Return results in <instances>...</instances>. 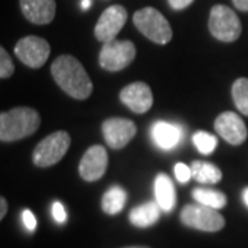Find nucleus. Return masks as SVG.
Masks as SVG:
<instances>
[{"instance_id": "1", "label": "nucleus", "mask_w": 248, "mask_h": 248, "mask_svg": "<svg viewBox=\"0 0 248 248\" xmlns=\"http://www.w3.org/2000/svg\"><path fill=\"white\" fill-rule=\"evenodd\" d=\"M55 83L75 99H86L93 93V81L78 58L61 55L51 65Z\"/></svg>"}, {"instance_id": "2", "label": "nucleus", "mask_w": 248, "mask_h": 248, "mask_svg": "<svg viewBox=\"0 0 248 248\" xmlns=\"http://www.w3.org/2000/svg\"><path fill=\"white\" fill-rule=\"evenodd\" d=\"M40 127V116L35 109L14 108L0 115V140L14 142L35 134Z\"/></svg>"}, {"instance_id": "3", "label": "nucleus", "mask_w": 248, "mask_h": 248, "mask_svg": "<svg viewBox=\"0 0 248 248\" xmlns=\"http://www.w3.org/2000/svg\"><path fill=\"white\" fill-rule=\"evenodd\" d=\"M134 25L142 35L157 45H167L172 39V29L166 17L153 7H143L134 14Z\"/></svg>"}, {"instance_id": "4", "label": "nucleus", "mask_w": 248, "mask_h": 248, "mask_svg": "<svg viewBox=\"0 0 248 248\" xmlns=\"http://www.w3.org/2000/svg\"><path fill=\"white\" fill-rule=\"evenodd\" d=\"M208 29L211 35L225 43L236 42L241 35V22L236 13L228 6L215 4L208 19Z\"/></svg>"}, {"instance_id": "5", "label": "nucleus", "mask_w": 248, "mask_h": 248, "mask_svg": "<svg viewBox=\"0 0 248 248\" xmlns=\"http://www.w3.org/2000/svg\"><path fill=\"white\" fill-rule=\"evenodd\" d=\"M71 146V135L66 131H55L47 135L36 145L33 163L37 167H50L57 164L66 155Z\"/></svg>"}, {"instance_id": "6", "label": "nucleus", "mask_w": 248, "mask_h": 248, "mask_svg": "<svg viewBox=\"0 0 248 248\" xmlns=\"http://www.w3.org/2000/svg\"><path fill=\"white\" fill-rule=\"evenodd\" d=\"M184 225L203 232H218L225 226V219L215 208L203 204H187L181 213Z\"/></svg>"}, {"instance_id": "7", "label": "nucleus", "mask_w": 248, "mask_h": 248, "mask_svg": "<svg viewBox=\"0 0 248 248\" xmlns=\"http://www.w3.org/2000/svg\"><path fill=\"white\" fill-rule=\"evenodd\" d=\"M137 48L128 40H112L104 43L99 53V65L109 72H119L127 68L135 58Z\"/></svg>"}, {"instance_id": "8", "label": "nucleus", "mask_w": 248, "mask_h": 248, "mask_svg": "<svg viewBox=\"0 0 248 248\" xmlns=\"http://www.w3.org/2000/svg\"><path fill=\"white\" fill-rule=\"evenodd\" d=\"M16 55L18 60L29 68H42L50 57V45L43 37L25 36L16 45Z\"/></svg>"}, {"instance_id": "9", "label": "nucleus", "mask_w": 248, "mask_h": 248, "mask_svg": "<svg viewBox=\"0 0 248 248\" xmlns=\"http://www.w3.org/2000/svg\"><path fill=\"white\" fill-rule=\"evenodd\" d=\"M127 10L120 4H113L108 7L98 19L94 33L97 40L102 43H108L115 40L116 36L122 31V28L127 22Z\"/></svg>"}, {"instance_id": "10", "label": "nucleus", "mask_w": 248, "mask_h": 248, "mask_svg": "<svg viewBox=\"0 0 248 248\" xmlns=\"http://www.w3.org/2000/svg\"><path fill=\"white\" fill-rule=\"evenodd\" d=\"M102 133L108 146L112 149H123L137 134V127L131 120L122 117L108 119L102 124Z\"/></svg>"}, {"instance_id": "11", "label": "nucleus", "mask_w": 248, "mask_h": 248, "mask_svg": "<svg viewBox=\"0 0 248 248\" xmlns=\"http://www.w3.org/2000/svg\"><path fill=\"white\" fill-rule=\"evenodd\" d=\"M108 169V152L101 145L89 148L80 160L79 174L87 182H94L104 177Z\"/></svg>"}, {"instance_id": "12", "label": "nucleus", "mask_w": 248, "mask_h": 248, "mask_svg": "<svg viewBox=\"0 0 248 248\" xmlns=\"http://www.w3.org/2000/svg\"><path fill=\"white\" fill-rule=\"evenodd\" d=\"M120 101L134 113H146L153 105L151 87L143 81H134L120 91Z\"/></svg>"}, {"instance_id": "13", "label": "nucleus", "mask_w": 248, "mask_h": 248, "mask_svg": "<svg viewBox=\"0 0 248 248\" xmlns=\"http://www.w3.org/2000/svg\"><path fill=\"white\" fill-rule=\"evenodd\" d=\"M215 131L231 145H241L247 140V127L244 120L233 112H223L215 119Z\"/></svg>"}, {"instance_id": "14", "label": "nucleus", "mask_w": 248, "mask_h": 248, "mask_svg": "<svg viewBox=\"0 0 248 248\" xmlns=\"http://www.w3.org/2000/svg\"><path fill=\"white\" fill-rule=\"evenodd\" d=\"M22 14L36 25L50 24L55 17V0H19Z\"/></svg>"}, {"instance_id": "15", "label": "nucleus", "mask_w": 248, "mask_h": 248, "mask_svg": "<svg viewBox=\"0 0 248 248\" xmlns=\"http://www.w3.org/2000/svg\"><path fill=\"white\" fill-rule=\"evenodd\" d=\"M151 135L152 140L159 148L164 151H170L179 143L182 133L174 124L167 122H156L152 125Z\"/></svg>"}, {"instance_id": "16", "label": "nucleus", "mask_w": 248, "mask_h": 248, "mask_svg": "<svg viewBox=\"0 0 248 248\" xmlns=\"http://www.w3.org/2000/svg\"><path fill=\"white\" fill-rule=\"evenodd\" d=\"M155 195H156V203L159 204L163 211L169 213L174 210L177 203V195H175L174 184L167 174H159L156 177Z\"/></svg>"}, {"instance_id": "17", "label": "nucleus", "mask_w": 248, "mask_h": 248, "mask_svg": "<svg viewBox=\"0 0 248 248\" xmlns=\"http://www.w3.org/2000/svg\"><path fill=\"white\" fill-rule=\"evenodd\" d=\"M160 210L161 208H160L159 204L153 203V202L138 205V207L131 210L130 222L133 223L134 226H138V228L152 226L153 223L159 221Z\"/></svg>"}, {"instance_id": "18", "label": "nucleus", "mask_w": 248, "mask_h": 248, "mask_svg": "<svg viewBox=\"0 0 248 248\" xmlns=\"http://www.w3.org/2000/svg\"><path fill=\"white\" fill-rule=\"evenodd\" d=\"M125 202L127 192L122 186H112L102 196V210L109 215H116L123 210Z\"/></svg>"}, {"instance_id": "19", "label": "nucleus", "mask_w": 248, "mask_h": 248, "mask_svg": "<svg viewBox=\"0 0 248 248\" xmlns=\"http://www.w3.org/2000/svg\"><path fill=\"white\" fill-rule=\"evenodd\" d=\"M192 177L200 184H218L222 179V171L211 163L196 160L190 166Z\"/></svg>"}, {"instance_id": "20", "label": "nucleus", "mask_w": 248, "mask_h": 248, "mask_svg": "<svg viewBox=\"0 0 248 248\" xmlns=\"http://www.w3.org/2000/svg\"><path fill=\"white\" fill-rule=\"evenodd\" d=\"M192 196L197 203L207 205V207H211L215 210H219L223 208L226 203H228V199L226 196L223 195L219 190H214V189H204V187H196L192 192Z\"/></svg>"}, {"instance_id": "21", "label": "nucleus", "mask_w": 248, "mask_h": 248, "mask_svg": "<svg viewBox=\"0 0 248 248\" xmlns=\"http://www.w3.org/2000/svg\"><path fill=\"white\" fill-rule=\"evenodd\" d=\"M232 97L236 108L243 115L248 116V79L241 78L233 83Z\"/></svg>"}, {"instance_id": "22", "label": "nucleus", "mask_w": 248, "mask_h": 248, "mask_svg": "<svg viewBox=\"0 0 248 248\" xmlns=\"http://www.w3.org/2000/svg\"><path fill=\"white\" fill-rule=\"evenodd\" d=\"M193 143H195V146L200 153H203V155H211L215 151L217 145H218V140L210 133L197 131L193 135Z\"/></svg>"}, {"instance_id": "23", "label": "nucleus", "mask_w": 248, "mask_h": 248, "mask_svg": "<svg viewBox=\"0 0 248 248\" xmlns=\"http://www.w3.org/2000/svg\"><path fill=\"white\" fill-rule=\"evenodd\" d=\"M14 73V63L10 58L9 53L0 47V78L1 79H7Z\"/></svg>"}, {"instance_id": "24", "label": "nucleus", "mask_w": 248, "mask_h": 248, "mask_svg": "<svg viewBox=\"0 0 248 248\" xmlns=\"http://www.w3.org/2000/svg\"><path fill=\"white\" fill-rule=\"evenodd\" d=\"M174 172H175V178L181 184H187V181L192 178V169L184 163H178L174 169Z\"/></svg>"}, {"instance_id": "25", "label": "nucleus", "mask_w": 248, "mask_h": 248, "mask_svg": "<svg viewBox=\"0 0 248 248\" xmlns=\"http://www.w3.org/2000/svg\"><path fill=\"white\" fill-rule=\"evenodd\" d=\"M53 217L54 219L57 222H60V223H63V222L66 221V211H65V208H63V205H62L60 202H55L53 204Z\"/></svg>"}, {"instance_id": "26", "label": "nucleus", "mask_w": 248, "mask_h": 248, "mask_svg": "<svg viewBox=\"0 0 248 248\" xmlns=\"http://www.w3.org/2000/svg\"><path fill=\"white\" fill-rule=\"evenodd\" d=\"M22 221H24V225H25V228H27L28 231H31V232L35 231L37 222H36L35 215L32 214V211L25 210V211L22 213Z\"/></svg>"}, {"instance_id": "27", "label": "nucleus", "mask_w": 248, "mask_h": 248, "mask_svg": "<svg viewBox=\"0 0 248 248\" xmlns=\"http://www.w3.org/2000/svg\"><path fill=\"white\" fill-rule=\"evenodd\" d=\"M195 0H169L170 6L174 10H184L189 7Z\"/></svg>"}, {"instance_id": "28", "label": "nucleus", "mask_w": 248, "mask_h": 248, "mask_svg": "<svg viewBox=\"0 0 248 248\" xmlns=\"http://www.w3.org/2000/svg\"><path fill=\"white\" fill-rule=\"evenodd\" d=\"M240 11H248V0H232Z\"/></svg>"}, {"instance_id": "29", "label": "nucleus", "mask_w": 248, "mask_h": 248, "mask_svg": "<svg viewBox=\"0 0 248 248\" xmlns=\"http://www.w3.org/2000/svg\"><path fill=\"white\" fill-rule=\"evenodd\" d=\"M0 207H1V211H0V219H3L4 218V215L7 213V202H6V199L4 197H1L0 199Z\"/></svg>"}, {"instance_id": "30", "label": "nucleus", "mask_w": 248, "mask_h": 248, "mask_svg": "<svg viewBox=\"0 0 248 248\" xmlns=\"http://www.w3.org/2000/svg\"><path fill=\"white\" fill-rule=\"evenodd\" d=\"M91 6V0H81V9L89 10Z\"/></svg>"}, {"instance_id": "31", "label": "nucleus", "mask_w": 248, "mask_h": 248, "mask_svg": "<svg viewBox=\"0 0 248 248\" xmlns=\"http://www.w3.org/2000/svg\"><path fill=\"white\" fill-rule=\"evenodd\" d=\"M243 200H244V203L248 207V187H246L244 192H243Z\"/></svg>"}, {"instance_id": "32", "label": "nucleus", "mask_w": 248, "mask_h": 248, "mask_svg": "<svg viewBox=\"0 0 248 248\" xmlns=\"http://www.w3.org/2000/svg\"><path fill=\"white\" fill-rule=\"evenodd\" d=\"M124 248H149V247H124Z\"/></svg>"}]
</instances>
